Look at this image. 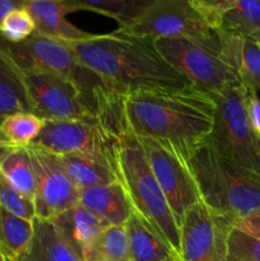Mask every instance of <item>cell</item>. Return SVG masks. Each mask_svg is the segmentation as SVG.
Masks as SVG:
<instances>
[{
  "label": "cell",
  "instance_id": "cell-1",
  "mask_svg": "<svg viewBox=\"0 0 260 261\" xmlns=\"http://www.w3.org/2000/svg\"><path fill=\"white\" fill-rule=\"evenodd\" d=\"M216 112V98L194 86L124 96V114L133 134L155 140L185 162L211 138Z\"/></svg>",
  "mask_w": 260,
  "mask_h": 261
},
{
  "label": "cell",
  "instance_id": "cell-2",
  "mask_svg": "<svg viewBox=\"0 0 260 261\" xmlns=\"http://www.w3.org/2000/svg\"><path fill=\"white\" fill-rule=\"evenodd\" d=\"M79 63L122 96L172 91L193 84L163 59L153 40L120 30L76 42H65Z\"/></svg>",
  "mask_w": 260,
  "mask_h": 261
},
{
  "label": "cell",
  "instance_id": "cell-3",
  "mask_svg": "<svg viewBox=\"0 0 260 261\" xmlns=\"http://www.w3.org/2000/svg\"><path fill=\"white\" fill-rule=\"evenodd\" d=\"M101 124L115 135V173L133 213L180 255V229L145 160L139 139L127 125L124 102L105 112Z\"/></svg>",
  "mask_w": 260,
  "mask_h": 261
},
{
  "label": "cell",
  "instance_id": "cell-4",
  "mask_svg": "<svg viewBox=\"0 0 260 261\" xmlns=\"http://www.w3.org/2000/svg\"><path fill=\"white\" fill-rule=\"evenodd\" d=\"M186 166L200 201L216 216L232 223L260 211V178L221 154L211 138L199 145Z\"/></svg>",
  "mask_w": 260,
  "mask_h": 261
},
{
  "label": "cell",
  "instance_id": "cell-5",
  "mask_svg": "<svg viewBox=\"0 0 260 261\" xmlns=\"http://www.w3.org/2000/svg\"><path fill=\"white\" fill-rule=\"evenodd\" d=\"M216 101L212 143L223 157L260 178V134L247 117L246 88L240 82L232 84Z\"/></svg>",
  "mask_w": 260,
  "mask_h": 261
},
{
  "label": "cell",
  "instance_id": "cell-6",
  "mask_svg": "<svg viewBox=\"0 0 260 261\" xmlns=\"http://www.w3.org/2000/svg\"><path fill=\"white\" fill-rule=\"evenodd\" d=\"M0 46L18 68L46 71L73 82L93 111V93L105 82L82 65L65 42L35 32L18 43L9 42L0 36Z\"/></svg>",
  "mask_w": 260,
  "mask_h": 261
},
{
  "label": "cell",
  "instance_id": "cell-7",
  "mask_svg": "<svg viewBox=\"0 0 260 261\" xmlns=\"http://www.w3.org/2000/svg\"><path fill=\"white\" fill-rule=\"evenodd\" d=\"M158 53L194 87L216 98L224 89L239 83L236 73L222 54L219 40L200 42L191 38H158Z\"/></svg>",
  "mask_w": 260,
  "mask_h": 261
},
{
  "label": "cell",
  "instance_id": "cell-8",
  "mask_svg": "<svg viewBox=\"0 0 260 261\" xmlns=\"http://www.w3.org/2000/svg\"><path fill=\"white\" fill-rule=\"evenodd\" d=\"M117 30L153 41L178 37L200 42L218 41L216 30L191 0H153L134 22Z\"/></svg>",
  "mask_w": 260,
  "mask_h": 261
},
{
  "label": "cell",
  "instance_id": "cell-9",
  "mask_svg": "<svg viewBox=\"0 0 260 261\" xmlns=\"http://www.w3.org/2000/svg\"><path fill=\"white\" fill-rule=\"evenodd\" d=\"M17 70L32 114L43 120L97 121L96 115L71 81L46 71L24 70L18 66Z\"/></svg>",
  "mask_w": 260,
  "mask_h": 261
},
{
  "label": "cell",
  "instance_id": "cell-10",
  "mask_svg": "<svg viewBox=\"0 0 260 261\" xmlns=\"http://www.w3.org/2000/svg\"><path fill=\"white\" fill-rule=\"evenodd\" d=\"M32 145L56 155H89L115 171V135L98 121L45 120V126Z\"/></svg>",
  "mask_w": 260,
  "mask_h": 261
},
{
  "label": "cell",
  "instance_id": "cell-11",
  "mask_svg": "<svg viewBox=\"0 0 260 261\" xmlns=\"http://www.w3.org/2000/svg\"><path fill=\"white\" fill-rule=\"evenodd\" d=\"M231 221L212 213L201 201L188 209L178 224L181 260L226 261Z\"/></svg>",
  "mask_w": 260,
  "mask_h": 261
},
{
  "label": "cell",
  "instance_id": "cell-12",
  "mask_svg": "<svg viewBox=\"0 0 260 261\" xmlns=\"http://www.w3.org/2000/svg\"><path fill=\"white\" fill-rule=\"evenodd\" d=\"M138 139L178 226L185 212L200 201L195 181L185 161L177 154L149 138Z\"/></svg>",
  "mask_w": 260,
  "mask_h": 261
},
{
  "label": "cell",
  "instance_id": "cell-13",
  "mask_svg": "<svg viewBox=\"0 0 260 261\" xmlns=\"http://www.w3.org/2000/svg\"><path fill=\"white\" fill-rule=\"evenodd\" d=\"M36 178V218H54L78 204L79 190L61 168L55 154L32 145L27 147Z\"/></svg>",
  "mask_w": 260,
  "mask_h": 261
},
{
  "label": "cell",
  "instance_id": "cell-14",
  "mask_svg": "<svg viewBox=\"0 0 260 261\" xmlns=\"http://www.w3.org/2000/svg\"><path fill=\"white\" fill-rule=\"evenodd\" d=\"M25 9L35 22V32L61 42H76L92 38L94 33L86 32L66 19V14L78 12L69 0H33L27 2Z\"/></svg>",
  "mask_w": 260,
  "mask_h": 261
},
{
  "label": "cell",
  "instance_id": "cell-15",
  "mask_svg": "<svg viewBox=\"0 0 260 261\" xmlns=\"http://www.w3.org/2000/svg\"><path fill=\"white\" fill-rule=\"evenodd\" d=\"M51 222L81 261H88L99 234L107 227L103 221L79 203L59 214Z\"/></svg>",
  "mask_w": 260,
  "mask_h": 261
},
{
  "label": "cell",
  "instance_id": "cell-16",
  "mask_svg": "<svg viewBox=\"0 0 260 261\" xmlns=\"http://www.w3.org/2000/svg\"><path fill=\"white\" fill-rule=\"evenodd\" d=\"M222 54L247 91H260V45L252 38L216 28Z\"/></svg>",
  "mask_w": 260,
  "mask_h": 261
},
{
  "label": "cell",
  "instance_id": "cell-17",
  "mask_svg": "<svg viewBox=\"0 0 260 261\" xmlns=\"http://www.w3.org/2000/svg\"><path fill=\"white\" fill-rule=\"evenodd\" d=\"M78 203L107 226H125L133 214L132 205L119 181L83 189L79 191Z\"/></svg>",
  "mask_w": 260,
  "mask_h": 261
},
{
  "label": "cell",
  "instance_id": "cell-18",
  "mask_svg": "<svg viewBox=\"0 0 260 261\" xmlns=\"http://www.w3.org/2000/svg\"><path fill=\"white\" fill-rule=\"evenodd\" d=\"M12 261H81L59 234L51 221L33 219V236L28 246Z\"/></svg>",
  "mask_w": 260,
  "mask_h": 261
},
{
  "label": "cell",
  "instance_id": "cell-19",
  "mask_svg": "<svg viewBox=\"0 0 260 261\" xmlns=\"http://www.w3.org/2000/svg\"><path fill=\"white\" fill-rule=\"evenodd\" d=\"M132 261H183L180 255L134 213L125 224Z\"/></svg>",
  "mask_w": 260,
  "mask_h": 261
},
{
  "label": "cell",
  "instance_id": "cell-20",
  "mask_svg": "<svg viewBox=\"0 0 260 261\" xmlns=\"http://www.w3.org/2000/svg\"><path fill=\"white\" fill-rule=\"evenodd\" d=\"M55 157L79 191L117 181L115 171L97 158L83 154H55Z\"/></svg>",
  "mask_w": 260,
  "mask_h": 261
},
{
  "label": "cell",
  "instance_id": "cell-21",
  "mask_svg": "<svg viewBox=\"0 0 260 261\" xmlns=\"http://www.w3.org/2000/svg\"><path fill=\"white\" fill-rule=\"evenodd\" d=\"M15 112H31L17 66L0 46V122Z\"/></svg>",
  "mask_w": 260,
  "mask_h": 261
},
{
  "label": "cell",
  "instance_id": "cell-22",
  "mask_svg": "<svg viewBox=\"0 0 260 261\" xmlns=\"http://www.w3.org/2000/svg\"><path fill=\"white\" fill-rule=\"evenodd\" d=\"M0 172L23 196L35 203V171L27 148H14L0 163Z\"/></svg>",
  "mask_w": 260,
  "mask_h": 261
},
{
  "label": "cell",
  "instance_id": "cell-23",
  "mask_svg": "<svg viewBox=\"0 0 260 261\" xmlns=\"http://www.w3.org/2000/svg\"><path fill=\"white\" fill-rule=\"evenodd\" d=\"M217 28L254 40L260 35V0H237Z\"/></svg>",
  "mask_w": 260,
  "mask_h": 261
},
{
  "label": "cell",
  "instance_id": "cell-24",
  "mask_svg": "<svg viewBox=\"0 0 260 261\" xmlns=\"http://www.w3.org/2000/svg\"><path fill=\"white\" fill-rule=\"evenodd\" d=\"M45 126V120L32 112H15L0 122V137L13 148H27Z\"/></svg>",
  "mask_w": 260,
  "mask_h": 261
},
{
  "label": "cell",
  "instance_id": "cell-25",
  "mask_svg": "<svg viewBox=\"0 0 260 261\" xmlns=\"http://www.w3.org/2000/svg\"><path fill=\"white\" fill-rule=\"evenodd\" d=\"M78 10H89L112 18L124 27L134 22L153 0H69Z\"/></svg>",
  "mask_w": 260,
  "mask_h": 261
},
{
  "label": "cell",
  "instance_id": "cell-26",
  "mask_svg": "<svg viewBox=\"0 0 260 261\" xmlns=\"http://www.w3.org/2000/svg\"><path fill=\"white\" fill-rule=\"evenodd\" d=\"M33 221H27L2 209V252L8 261L14 260L30 244Z\"/></svg>",
  "mask_w": 260,
  "mask_h": 261
},
{
  "label": "cell",
  "instance_id": "cell-27",
  "mask_svg": "<svg viewBox=\"0 0 260 261\" xmlns=\"http://www.w3.org/2000/svg\"><path fill=\"white\" fill-rule=\"evenodd\" d=\"M88 261H132L125 226H107L99 234Z\"/></svg>",
  "mask_w": 260,
  "mask_h": 261
},
{
  "label": "cell",
  "instance_id": "cell-28",
  "mask_svg": "<svg viewBox=\"0 0 260 261\" xmlns=\"http://www.w3.org/2000/svg\"><path fill=\"white\" fill-rule=\"evenodd\" d=\"M0 206L4 211L27 221L36 218L35 203L23 196L0 172Z\"/></svg>",
  "mask_w": 260,
  "mask_h": 261
},
{
  "label": "cell",
  "instance_id": "cell-29",
  "mask_svg": "<svg viewBox=\"0 0 260 261\" xmlns=\"http://www.w3.org/2000/svg\"><path fill=\"white\" fill-rule=\"evenodd\" d=\"M35 33V22L24 8L12 10L0 24V36L13 43L22 42Z\"/></svg>",
  "mask_w": 260,
  "mask_h": 261
},
{
  "label": "cell",
  "instance_id": "cell-30",
  "mask_svg": "<svg viewBox=\"0 0 260 261\" xmlns=\"http://www.w3.org/2000/svg\"><path fill=\"white\" fill-rule=\"evenodd\" d=\"M226 261H260V239L233 227L227 240Z\"/></svg>",
  "mask_w": 260,
  "mask_h": 261
},
{
  "label": "cell",
  "instance_id": "cell-31",
  "mask_svg": "<svg viewBox=\"0 0 260 261\" xmlns=\"http://www.w3.org/2000/svg\"><path fill=\"white\" fill-rule=\"evenodd\" d=\"M237 0H191L194 7L204 15L206 20L216 30L219 19L226 12H228Z\"/></svg>",
  "mask_w": 260,
  "mask_h": 261
},
{
  "label": "cell",
  "instance_id": "cell-32",
  "mask_svg": "<svg viewBox=\"0 0 260 261\" xmlns=\"http://www.w3.org/2000/svg\"><path fill=\"white\" fill-rule=\"evenodd\" d=\"M246 112L252 127L260 134V98L254 91L246 89Z\"/></svg>",
  "mask_w": 260,
  "mask_h": 261
},
{
  "label": "cell",
  "instance_id": "cell-33",
  "mask_svg": "<svg viewBox=\"0 0 260 261\" xmlns=\"http://www.w3.org/2000/svg\"><path fill=\"white\" fill-rule=\"evenodd\" d=\"M235 228L245 232V233L260 239V211L245 217V218L239 219L235 223Z\"/></svg>",
  "mask_w": 260,
  "mask_h": 261
},
{
  "label": "cell",
  "instance_id": "cell-34",
  "mask_svg": "<svg viewBox=\"0 0 260 261\" xmlns=\"http://www.w3.org/2000/svg\"><path fill=\"white\" fill-rule=\"evenodd\" d=\"M25 4V0H0V24L12 10L24 8Z\"/></svg>",
  "mask_w": 260,
  "mask_h": 261
},
{
  "label": "cell",
  "instance_id": "cell-35",
  "mask_svg": "<svg viewBox=\"0 0 260 261\" xmlns=\"http://www.w3.org/2000/svg\"><path fill=\"white\" fill-rule=\"evenodd\" d=\"M13 149H14V148H13L10 144H8V143L0 137V163L3 162V160H4V158L7 157Z\"/></svg>",
  "mask_w": 260,
  "mask_h": 261
},
{
  "label": "cell",
  "instance_id": "cell-36",
  "mask_svg": "<svg viewBox=\"0 0 260 261\" xmlns=\"http://www.w3.org/2000/svg\"><path fill=\"white\" fill-rule=\"evenodd\" d=\"M0 251H2V206H0Z\"/></svg>",
  "mask_w": 260,
  "mask_h": 261
},
{
  "label": "cell",
  "instance_id": "cell-37",
  "mask_svg": "<svg viewBox=\"0 0 260 261\" xmlns=\"http://www.w3.org/2000/svg\"><path fill=\"white\" fill-rule=\"evenodd\" d=\"M0 261H8V260H7V257H5L4 255H3V252H2V251H0Z\"/></svg>",
  "mask_w": 260,
  "mask_h": 261
},
{
  "label": "cell",
  "instance_id": "cell-38",
  "mask_svg": "<svg viewBox=\"0 0 260 261\" xmlns=\"http://www.w3.org/2000/svg\"><path fill=\"white\" fill-rule=\"evenodd\" d=\"M254 40H255V41H256V42H257V43H259V45H260V35H259V36H257V37H255V38H254Z\"/></svg>",
  "mask_w": 260,
  "mask_h": 261
},
{
  "label": "cell",
  "instance_id": "cell-39",
  "mask_svg": "<svg viewBox=\"0 0 260 261\" xmlns=\"http://www.w3.org/2000/svg\"><path fill=\"white\" fill-rule=\"evenodd\" d=\"M25 2H33V0H25ZM56 2H65V0H56Z\"/></svg>",
  "mask_w": 260,
  "mask_h": 261
}]
</instances>
